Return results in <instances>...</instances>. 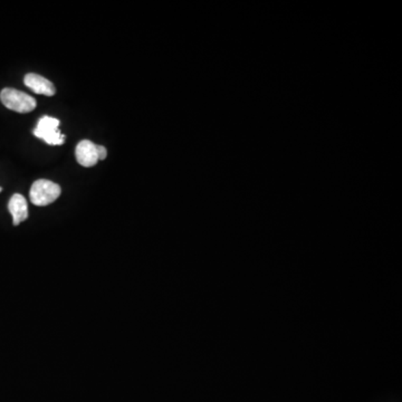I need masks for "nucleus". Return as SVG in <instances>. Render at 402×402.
<instances>
[{
  "label": "nucleus",
  "instance_id": "f257e3e1",
  "mask_svg": "<svg viewBox=\"0 0 402 402\" xmlns=\"http://www.w3.org/2000/svg\"><path fill=\"white\" fill-rule=\"evenodd\" d=\"M0 101L7 108L17 113H29L37 106L36 99L33 96L10 87L0 92Z\"/></svg>",
  "mask_w": 402,
  "mask_h": 402
},
{
  "label": "nucleus",
  "instance_id": "f03ea898",
  "mask_svg": "<svg viewBox=\"0 0 402 402\" xmlns=\"http://www.w3.org/2000/svg\"><path fill=\"white\" fill-rule=\"evenodd\" d=\"M60 192L62 190L58 183L40 179V180L35 181L30 188V201L35 206L44 207V206L53 204L54 201H56V199L60 196Z\"/></svg>",
  "mask_w": 402,
  "mask_h": 402
},
{
  "label": "nucleus",
  "instance_id": "7ed1b4c3",
  "mask_svg": "<svg viewBox=\"0 0 402 402\" xmlns=\"http://www.w3.org/2000/svg\"><path fill=\"white\" fill-rule=\"evenodd\" d=\"M58 126L60 120L58 119L43 117L33 131L34 135L36 138L42 139L43 141H45L49 145H60L65 142L67 137L60 133Z\"/></svg>",
  "mask_w": 402,
  "mask_h": 402
},
{
  "label": "nucleus",
  "instance_id": "20e7f679",
  "mask_svg": "<svg viewBox=\"0 0 402 402\" xmlns=\"http://www.w3.org/2000/svg\"><path fill=\"white\" fill-rule=\"evenodd\" d=\"M75 156L78 163L86 168L94 167L96 163H99L97 145L90 140H83L78 144Z\"/></svg>",
  "mask_w": 402,
  "mask_h": 402
},
{
  "label": "nucleus",
  "instance_id": "39448f33",
  "mask_svg": "<svg viewBox=\"0 0 402 402\" xmlns=\"http://www.w3.org/2000/svg\"><path fill=\"white\" fill-rule=\"evenodd\" d=\"M24 83L34 93L40 95L53 96L56 93V87L47 78H43L38 74L30 73L25 76Z\"/></svg>",
  "mask_w": 402,
  "mask_h": 402
},
{
  "label": "nucleus",
  "instance_id": "423d86ee",
  "mask_svg": "<svg viewBox=\"0 0 402 402\" xmlns=\"http://www.w3.org/2000/svg\"><path fill=\"white\" fill-rule=\"evenodd\" d=\"M8 211L12 216V224L15 226H19L21 222L27 220L28 206L24 196L19 193L12 196L8 204Z\"/></svg>",
  "mask_w": 402,
  "mask_h": 402
},
{
  "label": "nucleus",
  "instance_id": "0eeeda50",
  "mask_svg": "<svg viewBox=\"0 0 402 402\" xmlns=\"http://www.w3.org/2000/svg\"><path fill=\"white\" fill-rule=\"evenodd\" d=\"M106 156H108V151L106 147L102 145H97V156H99V161L101 160H106Z\"/></svg>",
  "mask_w": 402,
  "mask_h": 402
},
{
  "label": "nucleus",
  "instance_id": "6e6552de",
  "mask_svg": "<svg viewBox=\"0 0 402 402\" xmlns=\"http://www.w3.org/2000/svg\"><path fill=\"white\" fill-rule=\"evenodd\" d=\"M3 191V188H1V187H0V192Z\"/></svg>",
  "mask_w": 402,
  "mask_h": 402
}]
</instances>
